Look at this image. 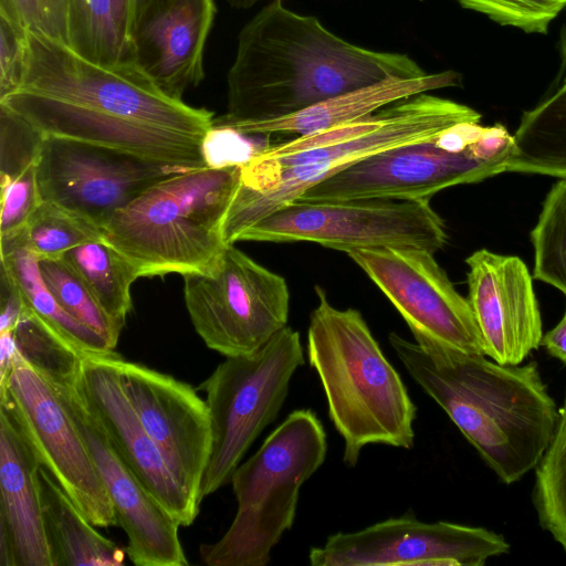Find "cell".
Listing matches in <instances>:
<instances>
[{
	"label": "cell",
	"instance_id": "1",
	"mask_svg": "<svg viewBox=\"0 0 566 566\" xmlns=\"http://www.w3.org/2000/svg\"><path fill=\"white\" fill-rule=\"evenodd\" d=\"M0 104L43 136L193 168L206 166L201 144L214 124L212 112L169 95L136 57L96 62L33 30L20 82Z\"/></svg>",
	"mask_w": 566,
	"mask_h": 566
},
{
	"label": "cell",
	"instance_id": "2",
	"mask_svg": "<svg viewBox=\"0 0 566 566\" xmlns=\"http://www.w3.org/2000/svg\"><path fill=\"white\" fill-rule=\"evenodd\" d=\"M427 74L407 54L345 41L311 15L271 0L240 31L227 74V112L214 123L233 129L281 118L391 76Z\"/></svg>",
	"mask_w": 566,
	"mask_h": 566
},
{
	"label": "cell",
	"instance_id": "3",
	"mask_svg": "<svg viewBox=\"0 0 566 566\" xmlns=\"http://www.w3.org/2000/svg\"><path fill=\"white\" fill-rule=\"evenodd\" d=\"M389 343L502 482L512 484L535 470L558 419L535 361L501 365L397 333L389 334Z\"/></svg>",
	"mask_w": 566,
	"mask_h": 566
},
{
	"label": "cell",
	"instance_id": "4",
	"mask_svg": "<svg viewBox=\"0 0 566 566\" xmlns=\"http://www.w3.org/2000/svg\"><path fill=\"white\" fill-rule=\"evenodd\" d=\"M307 358L323 386L328 416L353 468L368 444L411 449L417 408L399 374L381 352L361 313L333 306L316 286Z\"/></svg>",
	"mask_w": 566,
	"mask_h": 566
},
{
	"label": "cell",
	"instance_id": "5",
	"mask_svg": "<svg viewBox=\"0 0 566 566\" xmlns=\"http://www.w3.org/2000/svg\"><path fill=\"white\" fill-rule=\"evenodd\" d=\"M239 178L240 166H205L160 180L117 211L102 239L139 277L207 274L229 245L222 228Z\"/></svg>",
	"mask_w": 566,
	"mask_h": 566
},
{
	"label": "cell",
	"instance_id": "6",
	"mask_svg": "<svg viewBox=\"0 0 566 566\" xmlns=\"http://www.w3.org/2000/svg\"><path fill=\"white\" fill-rule=\"evenodd\" d=\"M475 109L428 93L385 107L379 126L313 149L274 155L260 148L240 165L237 191L223 222L227 244L315 184L375 154L408 144L431 142L460 123H480Z\"/></svg>",
	"mask_w": 566,
	"mask_h": 566
},
{
	"label": "cell",
	"instance_id": "7",
	"mask_svg": "<svg viewBox=\"0 0 566 566\" xmlns=\"http://www.w3.org/2000/svg\"><path fill=\"white\" fill-rule=\"evenodd\" d=\"M325 429L311 409L291 412L247 461L230 483L238 509L214 543L201 544L208 566H265L273 547L293 526L302 485L324 463Z\"/></svg>",
	"mask_w": 566,
	"mask_h": 566
},
{
	"label": "cell",
	"instance_id": "8",
	"mask_svg": "<svg viewBox=\"0 0 566 566\" xmlns=\"http://www.w3.org/2000/svg\"><path fill=\"white\" fill-rule=\"evenodd\" d=\"M304 365L298 332L285 326L256 352L226 357L197 390L206 394L212 441L199 501L230 479L260 433L281 410L290 381Z\"/></svg>",
	"mask_w": 566,
	"mask_h": 566
},
{
	"label": "cell",
	"instance_id": "9",
	"mask_svg": "<svg viewBox=\"0 0 566 566\" xmlns=\"http://www.w3.org/2000/svg\"><path fill=\"white\" fill-rule=\"evenodd\" d=\"M513 147V135L501 124L484 126L479 138L462 151L442 148L436 139L408 144L364 158L315 184L297 199L430 200L446 188L506 172Z\"/></svg>",
	"mask_w": 566,
	"mask_h": 566
},
{
	"label": "cell",
	"instance_id": "10",
	"mask_svg": "<svg viewBox=\"0 0 566 566\" xmlns=\"http://www.w3.org/2000/svg\"><path fill=\"white\" fill-rule=\"evenodd\" d=\"M447 240L444 221L429 200L392 199H296L239 237V241L314 242L346 253L357 249L413 248L434 254Z\"/></svg>",
	"mask_w": 566,
	"mask_h": 566
},
{
	"label": "cell",
	"instance_id": "11",
	"mask_svg": "<svg viewBox=\"0 0 566 566\" xmlns=\"http://www.w3.org/2000/svg\"><path fill=\"white\" fill-rule=\"evenodd\" d=\"M184 297L198 335L226 357L252 354L287 326L286 281L234 244L211 272L184 275Z\"/></svg>",
	"mask_w": 566,
	"mask_h": 566
},
{
	"label": "cell",
	"instance_id": "12",
	"mask_svg": "<svg viewBox=\"0 0 566 566\" xmlns=\"http://www.w3.org/2000/svg\"><path fill=\"white\" fill-rule=\"evenodd\" d=\"M0 405L80 512L96 527L118 525L115 510L86 444L53 386L15 355Z\"/></svg>",
	"mask_w": 566,
	"mask_h": 566
},
{
	"label": "cell",
	"instance_id": "13",
	"mask_svg": "<svg viewBox=\"0 0 566 566\" xmlns=\"http://www.w3.org/2000/svg\"><path fill=\"white\" fill-rule=\"evenodd\" d=\"M191 168L92 143L44 136L36 179L43 201L78 214L102 231L117 211L147 188Z\"/></svg>",
	"mask_w": 566,
	"mask_h": 566
},
{
	"label": "cell",
	"instance_id": "14",
	"mask_svg": "<svg viewBox=\"0 0 566 566\" xmlns=\"http://www.w3.org/2000/svg\"><path fill=\"white\" fill-rule=\"evenodd\" d=\"M347 254L396 307L416 343L484 355L469 301L455 290L433 253L378 248Z\"/></svg>",
	"mask_w": 566,
	"mask_h": 566
},
{
	"label": "cell",
	"instance_id": "15",
	"mask_svg": "<svg viewBox=\"0 0 566 566\" xmlns=\"http://www.w3.org/2000/svg\"><path fill=\"white\" fill-rule=\"evenodd\" d=\"M503 535L484 527L419 521L413 512L331 535L312 547V566H483L506 554Z\"/></svg>",
	"mask_w": 566,
	"mask_h": 566
},
{
	"label": "cell",
	"instance_id": "16",
	"mask_svg": "<svg viewBox=\"0 0 566 566\" xmlns=\"http://www.w3.org/2000/svg\"><path fill=\"white\" fill-rule=\"evenodd\" d=\"M53 388L105 485L118 525L127 535L125 551L130 562L137 566L188 565L178 534L180 525L117 454L87 406L78 382Z\"/></svg>",
	"mask_w": 566,
	"mask_h": 566
},
{
	"label": "cell",
	"instance_id": "17",
	"mask_svg": "<svg viewBox=\"0 0 566 566\" xmlns=\"http://www.w3.org/2000/svg\"><path fill=\"white\" fill-rule=\"evenodd\" d=\"M123 390L184 491L200 505L212 431L206 400L192 386L145 365L116 358Z\"/></svg>",
	"mask_w": 566,
	"mask_h": 566
},
{
	"label": "cell",
	"instance_id": "18",
	"mask_svg": "<svg viewBox=\"0 0 566 566\" xmlns=\"http://www.w3.org/2000/svg\"><path fill=\"white\" fill-rule=\"evenodd\" d=\"M469 296L484 355L501 365H520L539 347L542 317L532 276L517 256L486 249L465 260Z\"/></svg>",
	"mask_w": 566,
	"mask_h": 566
},
{
	"label": "cell",
	"instance_id": "19",
	"mask_svg": "<svg viewBox=\"0 0 566 566\" xmlns=\"http://www.w3.org/2000/svg\"><path fill=\"white\" fill-rule=\"evenodd\" d=\"M114 350L87 353L78 387L120 459L180 526L191 525L199 504L179 485L123 390Z\"/></svg>",
	"mask_w": 566,
	"mask_h": 566
},
{
	"label": "cell",
	"instance_id": "20",
	"mask_svg": "<svg viewBox=\"0 0 566 566\" xmlns=\"http://www.w3.org/2000/svg\"><path fill=\"white\" fill-rule=\"evenodd\" d=\"M216 13L214 0H156L137 24L136 59L175 98L182 99L205 78V50Z\"/></svg>",
	"mask_w": 566,
	"mask_h": 566
},
{
	"label": "cell",
	"instance_id": "21",
	"mask_svg": "<svg viewBox=\"0 0 566 566\" xmlns=\"http://www.w3.org/2000/svg\"><path fill=\"white\" fill-rule=\"evenodd\" d=\"M41 463L11 413L0 405V541L14 566H53L44 530Z\"/></svg>",
	"mask_w": 566,
	"mask_h": 566
},
{
	"label": "cell",
	"instance_id": "22",
	"mask_svg": "<svg viewBox=\"0 0 566 566\" xmlns=\"http://www.w3.org/2000/svg\"><path fill=\"white\" fill-rule=\"evenodd\" d=\"M462 82L455 71L419 77L391 76L338 94L297 113L271 120L247 124L234 130L248 135L293 134L296 136L333 128L365 118L400 99L430 91L457 87Z\"/></svg>",
	"mask_w": 566,
	"mask_h": 566
},
{
	"label": "cell",
	"instance_id": "23",
	"mask_svg": "<svg viewBox=\"0 0 566 566\" xmlns=\"http://www.w3.org/2000/svg\"><path fill=\"white\" fill-rule=\"evenodd\" d=\"M44 530L53 566H119L125 553L80 512L49 471L40 467Z\"/></svg>",
	"mask_w": 566,
	"mask_h": 566
},
{
	"label": "cell",
	"instance_id": "24",
	"mask_svg": "<svg viewBox=\"0 0 566 566\" xmlns=\"http://www.w3.org/2000/svg\"><path fill=\"white\" fill-rule=\"evenodd\" d=\"M513 137L506 172L566 178V85L525 111Z\"/></svg>",
	"mask_w": 566,
	"mask_h": 566
},
{
	"label": "cell",
	"instance_id": "25",
	"mask_svg": "<svg viewBox=\"0 0 566 566\" xmlns=\"http://www.w3.org/2000/svg\"><path fill=\"white\" fill-rule=\"evenodd\" d=\"M0 263L17 283L25 305L71 344L85 353L115 349L102 335L76 321L60 306L43 282L39 259L17 235L0 240Z\"/></svg>",
	"mask_w": 566,
	"mask_h": 566
},
{
	"label": "cell",
	"instance_id": "26",
	"mask_svg": "<svg viewBox=\"0 0 566 566\" xmlns=\"http://www.w3.org/2000/svg\"><path fill=\"white\" fill-rule=\"evenodd\" d=\"M85 283L103 311L124 327L130 287L139 277L133 264L103 240L77 245L61 258Z\"/></svg>",
	"mask_w": 566,
	"mask_h": 566
},
{
	"label": "cell",
	"instance_id": "27",
	"mask_svg": "<svg viewBox=\"0 0 566 566\" xmlns=\"http://www.w3.org/2000/svg\"><path fill=\"white\" fill-rule=\"evenodd\" d=\"M18 354L36 373L55 387L77 382L87 354L45 323L25 305L13 329Z\"/></svg>",
	"mask_w": 566,
	"mask_h": 566
},
{
	"label": "cell",
	"instance_id": "28",
	"mask_svg": "<svg viewBox=\"0 0 566 566\" xmlns=\"http://www.w3.org/2000/svg\"><path fill=\"white\" fill-rule=\"evenodd\" d=\"M533 502L539 524L566 552V395L553 437L535 468Z\"/></svg>",
	"mask_w": 566,
	"mask_h": 566
},
{
	"label": "cell",
	"instance_id": "29",
	"mask_svg": "<svg viewBox=\"0 0 566 566\" xmlns=\"http://www.w3.org/2000/svg\"><path fill=\"white\" fill-rule=\"evenodd\" d=\"M14 235L39 260L60 259L77 245L103 240L98 227L50 201H42L23 230Z\"/></svg>",
	"mask_w": 566,
	"mask_h": 566
},
{
	"label": "cell",
	"instance_id": "30",
	"mask_svg": "<svg viewBox=\"0 0 566 566\" xmlns=\"http://www.w3.org/2000/svg\"><path fill=\"white\" fill-rule=\"evenodd\" d=\"M531 239L534 277L566 295V178L546 196Z\"/></svg>",
	"mask_w": 566,
	"mask_h": 566
},
{
	"label": "cell",
	"instance_id": "31",
	"mask_svg": "<svg viewBox=\"0 0 566 566\" xmlns=\"http://www.w3.org/2000/svg\"><path fill=\"white\" fill-rule=\"evenodd\" d=\"M70 45L75 51L103 63L133 56L123 40L113 0H70Z\"/></svg>",
	"mask_w": 566,
	"mask_h": 566
},
{
	"label": "cell",
	"instance_id": "32",
	"mask_svg": "<svg viewBox=\"0 0 566 566\" xmlns=\"http://www.w3.org/2000/svg\"><path fill=\"white\" fill-rule=\"evenodd\" d=\"M43 282L62 308L83 325L92 328L115 348L123 326L99 306L88 287L60 258L39 260Z\"/></svg>",
	"mask_w": 566,
	"mask_h": 566
},
{
	"label": "cell",
	"instance_id": "33",
	"mask_svg": "<svg viewBox=\"0 0 566 566\" xmlns=\"http://www.w3.org/2000/svg\"><path fill=\"white\" fill-rule=\"evenodd\" d=\"M503 27L525 33L547 34L551 23L566 9V0H455Z\"/></svg>",
	"mask_w": 566,
	"mask_h": 566
},
{
	"label": "cell",
	"instance_id": "34",
	"mask_svg": "<svg viewBox=\"0 0 566 566\" xmlns=\"http://www.w3.org/2000/svg\"><path fill=\"white\" fill-rule=\"evenodd\" d=\"M44 136L19 114L0 104V184L36 164Z\"/></svg>",
	"mask_w": 566,
	"mask_h": 566
},
{
	"label": "cell",
	"instance_id": "35",
	"mask_svg": "<svg viewBox=\"0 0 566 566\" xmlns=\"http://www.w3.org/2000/svg\"><path fill=\"white\" fill-rule=\"evenodd\" d=\"M0 14L70 45V0H0Z\"/></svg>",
	"mask_w": 566,
	"mask_h": 566
},
{
	"label": "cell",
	"instance_id": "36",
	"mask_svg": "<svg viewBox=\"0 0 566 566\" xmlns=\"http://www.w3.org/2000/svg\"><path fill=\"white\" fill-rule=\"evenodd\" d=\"M42 201L33 164L1 187L0 240L22 231Z\"/></svg>",
	"mask_w": 566,
	"mask_h": 566
},
{
	"label": "cell",
	"instance_id": "37",
	"mask_svg": "<svg viewBox=\"0 0 566 566\" xmlns=\"http://www.w3.org/2000/svg\"><path fill=\"white\" fill-rule=\"evenodd\" d=\"M243 135L231 127L213 124L201 144L202 158L209 168L240 166L259 149L252 147Z\"/></svg>",
	"mask_w": 566,
	"mask_h": 566
},
{
	"label": "cell",
	"instance_id": "38",
	"mask_svg": "<svg viewBox=\"0 0 566 566\" xmlns=\"http://www.w3.org/2000/svg\"><path fill=\"white\" fill-rule=\"evenodd\" d=\"M28 29L0 14V99L19 84L24 62Z\"/></svg>",
	"mask_w": 566,
	"mask_h": 566
},
{
	"label": "cell",
	"instance_id": "39",
	"mask_svg": "<svg viewBox=\"0 0 566 566\" xmlns=\"http://www.w3.org/2000/svg\"><path fill=\"white\" fill-rule=\"evenodd\" d=\"M0 333L12 332L25 307L22 294L12 276L0 270Z\"/></svg>",
	"mask_w": 566,
	"mask_h": 566
},
{
	"label": "cell",
	"instance_id": "40",
	"mask_svg": "<svg viewBox=\"0 0 566 566\" xmlns=\"http://www.w3.org/2000/svg\"><path fill=\"white\" fill-rule=\"evenodd\" d=\"M542 344L553 357L566 365V311L559 323L543 335Z\"/></svg>",
	"mask_w": 566,
	"mask_h": 566
},
{
	"label": "cell",
	"instance_id": "41",
	"mask_svg": "<svg viewBox=\"0 0 566 566\" xmlns=\"http://www.w3.org/2000/svg\"><path fill=\"white\" fill-rule=\"evenodd\" d=\"M155 1L156 0H129L124 31V41L128 52L134 51V34L140 18Z\"/></svg>",
	"mask_w": 566,
	"mask_h": 566
},
{
	"label": "cell",
	"instance_id": "42",
	"mask_svg": "<svg viewBox=\"0 0 566 566\" xmlns=\"http://www.w3.org/2000/svg\"><path fill=\"white\" fill-rule=\"evenodd\" d=\"M17 347L12 332L0 333V387L3 386L12 371Z\"/></svg>",
	"mask_w": 566,
	"mask_h": 566
},
{
	"label": "cell",
	"instance_id": "43",
	"mask_svg": "<svg viewBox=\"0 0 566 566\" xmlns=\"http://www.w3.org/2000/svg\"><path fill=\"white\" fill-rule=\"evenodd\" d=\"M117 23L124 40L129 0H113ZM125 42V41H124ZM127 49V48H126ZM128 51V50H127Z\"/></svg>",
	"mask_w": 566,
	"mask_h": 566
},
{
	"label": "cell",
	"instance_id": "44",
	"mask_svg": "<svg viewBox=\"0 0 566 566\" xmlns=\"http://www.w3.org/2000/svg\"><path fill=\"white\" fill-rule=\"evenodd\" d=\"M560 64L566 67V21L563 24L558 42Z\"/></svg>",
	"mask_w": 566,
	"mask_h": 566
},
{
	"label": "cell",
	"instance_id": "45",
	"mask_svg": "<svg viewBox=\"0 0 566 566\" xmlns=\"http://www.w3.org/2000/svg\"><path fill=\"white\" fill-rule=\"evenodd\" d=\"M224 1L234 9H249L263 0H224Z\"/></svg>",
	"mask_w": 566,
	"mask_h": 566
},
{
	"label": "cell",
	"instance_id": "46",
	"mask_svg": "<svg viewBox=\"0 0 566 566\" xmlns=\"http://www.w3.org/2000/svg\"><path fill=\"white\" fill-rule=\"evenodd\" d=\"M564 85H566V77H565V80H564Z\"/></svg>",
	"mask_w": 566,
	"mask_h": 566
}]
</instances>
